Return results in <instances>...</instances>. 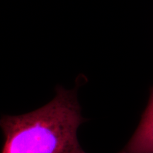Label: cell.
<instances>
[{"label":"cell","mask_w":153,"mask_h":153,"mask_svg":"<svg viewBox=\"0 0 153 153\" xmlns=\"http://www.w3.org/2000/svg\"><path fill=\"white\" fill-rule=\"evenodd\" d=\"M119 153H153V89L138 127Z\"/></svg>","instance_id":"obj_2"},{"label":"cell","mask_w":153,"mask_h":153,"mask_svg":"<svg viewBox=\"0 0 153 153\" xmlns=\"http://www.w3.org/2000/svg\"><path fill=\"white\" fill-rule=\"evenodd\" d=\"M71 153H85V152L82 150V149H80V150H76V151H75V152H73Z\"/></svg>","instance_id":"obj_3"},{"label":"cell","mask_w":153,"mask_h":153,"mask_svg":"<svg viewBox=\"0 0 153 153\" xmlns=\"http://www.w3.org/2000/svg\"><path fill=\"white\" fill-rule=\"evenodd\" d=\"M81 115L76 89L58 87L52 101L33 111L0 118L4 144L1 153H71L81 148Z\"/></svg>","instance_id":"obj_1"}]
</instances>
